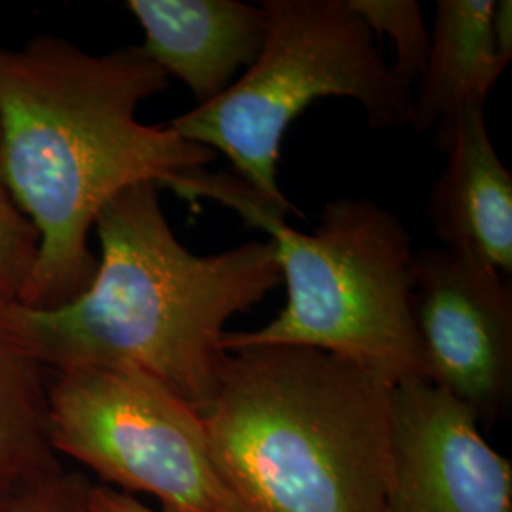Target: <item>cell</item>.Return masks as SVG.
I'll return each instance as SVG.
<instances>
[{
	"label": "cell",
	"instance_id": "obj_17",
	"mask_svg": "<svg viewBox=\"0 0 512 512\" xmlns=\"http://www.w3.org/2000/svg\"><path fill=\"white\" fill-rule=\"evenodd\" d=\"M494 33L499 52L509 61L512 59V2L499 0L495 2Z\"/></svg>",
	"mask_w": 512,
	"mask_h": 512
},
{
	"label": "cell",
	"instance_id": "obj_9",
	"mask_svg": "<svg viewBox=\"0 0 512 512\" xmlns=\"http://www.w3.org/2000/svg\"><path fill=\"white\" fill-rule=\"evenodd\" d=\"M446 165L433 184L427 217L444 247L512 272V175L490 139L484 105L437 124Z\"/></svg>",
	"mask_w": 512,
	"mask_h": 512
},
{
	"label": "cell",
	"instance_id": "obj_4",
	"mask_svg": "<svg viewBox=\"0 0 512 512\" xmlns=\"http://www.w3.org/2000/svg\"><path fill=\"white\" fill-rule=\"evenodd\" d=\"M219 202L247 226L270 234L287 304L262 329L226 332L222 349L294 346L325 351L380 374L391 384L423 378L412 315L414 247L403 222L372 200L329 202L315 232L232 179Z\"/></svg>",
	"mask_w": 512,
	"mask_h": 512
},
{
	"label": "cell",
	"instance_id": "obj_10",
	"mask_svg": "<svg viewBox=\"0 0 512 512\" xmlns=\"http://www.w3.org/2000/svg\"><path fill=\"white\" fill-rule=\"evenodd\" d=\"M139 21L143 54L194 93L198 107L230 88L251 67L268 31L266 10L239 0H129Z\"/></svg>",
	"mask_w": 512,
	"mask_h": 512
},
{
	"label": "cell",
	"instance_id": "obj_13",
	"mask_svg": "<svg viewBox=\"0 0 512 512\" xmlns=\"http://www.w3.org/2000/svg\"><path fill=\"white\" fill-rule=\"evenodd\" d=\"M349 8L363 19L374 35H385L395 50L393 71L412 88L425 71L431 33L416 0H348Z\"/></svg>",
	"mask_w": 512,
	"mask_h": 512
},
{
	"label": "cell",
	"instance_id": "obj_6",
	"mask_svg": "<svg viewBox=\"0 0 512 512\" xmlns=\"http://www.w3.org/2000/svg\"><path fill=\"white\" fill-rule=\"evenodd\" d=\"M46 408L55 454L105 486L152 495L162 512H251L220 473L202 414L145 374L46 372Z\"/></svg>",
	"mask_w": 512,
	"mask_h": 512
},
{
	"label": "cell",
	"instance_id": "obj_1",
	"mask_svg": "<svg viewBox=\"0 0 512 512\" xmlns=\"http://www.w3.org/2000/svg\"><path fill=\"white\" fill-rule=\"evenodd\" d=\"M167 88L139 46L90 54L48 35L0 46V179L40 239L21 306L50 310L90 287L95 220L124 190L150 183L203 200L215 152L137 118Z\"/></svg>",
	"mask_w": 512,
	"mask_h": 512
},
{
	"label": "cell",
	"instance_id": "obj_11",
	"mask_svg": "<svg viewBox=\"0 0 512 512\" xmlns=\"http://www.w3.org/2000/svg\"><path fill=\"white\" fill-rule=\"evenodd\" d=\"M494 0H439L429 55L414 88L410 126L425 131L471 105H486L509 59L494 33Z\"/></svg>",
	"mask_w": 512,
	"mask_h": 512
},
{
	"label": "cell",
	"instance_id": "obj_12",
	"mask_svg": "<svg viewBox=\"0 0 512 512\" xmlns=\"http://www.w3.org/2000/svg\"><path fill=\"white\" fill-rule=\"evenodd\" d=\"M57 467L48 435L46 370L0 334V505Z\"/></svg>",
	"mask_w": 512,
	"mask_h": 512
},
{
	"label": "cell",
	"instance_id": "obj_3",
	"mask_svg": "<svg viewBox=\"0 0 512 512\" xmlns=\"http://www.w3.org/2000/svg\"><path fill=\"white\" fill-rule=\"evenodd\" d=\"M393 385L325 351H228L202 412L251 512H385Z\"/></svg>",
	"mask_w": 512,
	"mask_h": 512
},
{
	"label": "cell",
	"instance_id": "obj_8",
	"mask_svg": "<svg viewBox=\"0 0 512 512\" xmlns=\"http://www.w3.org/2000/svg\"><path fill=\"white\" fill-rule=\"evenodd\" d=\"M385 512H512L511 461L429 380L393 385Z\"/></svg>",
	"mask_w": 512,
	"mask_h": 512
},
{
	"label": "cell",
	"instance_id": "obj_15",
	"mask_svg": "<svg viewBox=\"0 0 512 512\" xmlns=\"http://www.w3.org/2000/svg\"><path fill=\"white\" fill-rule=\"evenodd\" d=\"M90 486L61 467L38 476L0 505V512H93Z\"/></svg>",
	"mask_w": 512,
	"mask_h": 512
},
{
	"label": "cell",
	"instance_id": "obj_14",
	"mask_svg": "<svg viewBox=\"0 0 512 512\" xmlns=\"http://www.w3.org/2000/svg\"><path fill=\"white\" fill-rule=\"evenodd\" d=\"M37 228L0 179V310L19 304L38 260Z\"/></svg>",
	"mask_w": 512,
	"mask_h": 512
},
{
	"label": "cell",
	"instance_id": "obj_16",
	"mask_svg": "<svg viewBox=\"0 0 512 512\" xmlns=\"http://www.w3.org/2000/svg\"><path fill=\"white\" fill-rule=\"evenodd\" d=\"M90 507L93 512H162L154 511L137 497L114 490L105 484L90 486Z\"/></svg>",
	"mask_w": 512,
	"mask_h": 512
},
{
	"label": "cell",
	"instance_id": "obj_5",
	"mask_svg": "<svg viewBox=\"0 0 512 512\" xmlns=\"http://www.w3.org/2000/svg\"><path fill=\"white\" fill-rule=\"evenodd\" d=\"M268 31L245 74L213 101L179 114L169 128L224 154L258 198L298 213L279 186L281 143L311 103L357 101L374 129L410 124L414 88L378 50L376 35L348 0H264Z\"/></svg>",
	"mask_w": 512,
	"mask_h": 512
},
{
	"label": "cell",
	"instance_id": "obj_7",
	"mask_svg": "<svg viewBox=\"0 0 512 512\" xmlns=\"http://www.w3.org/2000/svg\"><path fill=\"white\" fill-rule=\"evenodd\" d=\"M412 315L427 380L476 420L497 418L512 378V293L503 274L444 245L416 251Z\"/></svg>",
	"mask_w": 512,
	"mask_h": 512
},
{
	"label": "cell",
	"instance_id": "obj_2",
	"mask_svg": "<svg viewBox=\"0 0 512 512\" xmlns=\"http://www.w3.org/2000/svg\"><path fill=\"white\" fill-rule=\"evenodd\" d=\"M101 256L90 287L71 302L0 310V334L46 372H141L202 414L219 380L232 317L281 281L272 241L198 256L165 219L156 184H135L95 220Z\"/></svg>",
	"mask_w": 512,
	"mask_h": 512
}]
</instances>
